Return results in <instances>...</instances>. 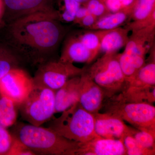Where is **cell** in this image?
<instances>
[{
	"label": "cell",
	"instance_id": "obj_1",
	"mask_svg": "<svg viewBox=\"0 0 155 155\" xmlns=\"http://www.w3.org/2000/svg\"><path fill=\"white\" fill-rule=\"evenodd\" d=\"M66 33L57 14L39 12L0 23V42L32 66L52 60Z\"/></svg>",
	"mask_w": 155,
	"mask_h": 155
},
{
	"label": "cell",
	"instance_id": "obj_2",
	"mask_svg": "<svg viewBox=\"0 0 155 155\" xmlns=\"http://www.w3.org/2000/svg\"><path fill=\"white\" fill-rule=\"evenodd\" d=\"M12 135L35 155H76L79 143L65 138L48 127L16 122Z\"/></svg>",
	"mask_w": 155,
	"mask_h": 155
},
{
	"label": "cell",
	"instance_id": "obj_3",
	"mask_svg": "<svg viewBox=\"0 0 155 155\" xmlns=\"http://www.w3.org/2000/svg\"><path fill=\"white\" fill-rule=\"evenodd\" d=\"M94 118L77 102L50 121L48 128L65 138L79 143L98 137L95 130Z\"/></svg>",
	"mask_w": 155,
	"mask_h": 155
},
{
	"label": "cell",
	"instance_id": "obj_4",
	"mask_svg": "<svg viewBox=\"0 0 155 155\" xmlns=\"http://www.w3.org/2000/svg\"><path fill=\"white\" fill-rule=\"evenodd\" d=\"M109 98L106 113L128 122L139 130L155 135V107L153 104L127 102L114 96Z\"/></svg>",
	"mask_w": 155,
	"mask_h": 155
},
{
	"label": "cell",
	"instance_id": "obj_5",
	"mask_svg": "<svg viewBox=\"0 0 155 155\" xmlns=\"http://www.w3.org/2000/svg\"><path fill=\"white\" fill-rule=\"evenodd\" d=\"M55 91L34 85L28 96L18 106L22 119L29 124L38 126L49 121L55 114Z\"/></svg>",
	"mask_w": 155,
	"mask_h": 155
},
{
	"label": "cell",
	"instance_id": "obj_6",
	"mask_svg": "<svg viewBox=\"0 0 155 155\" xmlns=\"http://www.w3.org/2000/svg\"><path fill=\"white\" fill-rule=\"evenodd\" d=\"M86 72L94 81L101 87L106 96L111 97L122 91L126 81L116 53L104 54L97 60Z\"/></svg>",
	"mask_w": 155,
	"mask_h": 155
},
{
	"label": "cell",
	"instance_id": "obj_7",
	"mask_svg": "<svg viewBox=\"0 0 155 155\" xmlns=\"http://www.w3.org/2000/svg\"><path fill=\"white\" fill-rule=\"evenodd\" d=\"M86 68H80L72 63L50 60L39 65L33 77L34 85L44 87L56 91L75 76L82 74Z\"/></svg>",
	"mask_w": 155,
	"mask_h": 155
},
{
	"label": "cell",
	"instance_id": "obj_8",
	"mask_svg": "<svg viewBox=\"0 0 155 155\" xmlns=\"http://www.w3.org/2000/svg\"><path fill=\"white\" fill-rule=\"evenodd\" d=\"M34 87L33 77L22 68L12 69L0 78V95L13 101L18 108Z\"/></svg>",
	"mask_w": 155,
	"mask_h": 155
},
{
	"label": "cell",
	"instance_id": "obj_9",
	"mask_svg": "<svg viewBox=\"0 0 155 155\" xmlns=\"http://www.w3.org/2000/svg\"><path fill=\"white\" fill-rule=\"evenodd\" d=\"M3 2L5 11L0 23L7 24L39 12L59 15L55 8L56 0H3Z\"/></svg>",
	"mask_w": 155,
	"mask_h": 155
},
{
	"label": "cell",
	"instance_id": "obj_10",
	"mask_svg": "<svg viewBox=\"0 0 155 155\" xmlns=\"http://www.w3.org/2000/svg\"><path fill=\"white\" fill-rule=\"evenodd\" d=\"M155 25L132 31L125 46L124 52L130 56L136 69L138 70L145 64L147 53L153 45Z\"/></svg>",
	"mask_w": 155,
	"mask_h": 155
},
{
	"label": "cell",
	"instance_id": "obj_11",
	"mask_svg": "<svg viewBox=\"0 0 155 155\" xmlns=\"http://www.w3.org/2000/svg\"><path fill=\"white\" fill-rule=\"evenodd\" d=\"M93 115L96 133L103 138L123 140L125 136L132 135L135 130L122 119L109 113L98 112Z\"/></svg>",
	"mask_w": 155,
	"mask_h": 155
},
{
	"label": "cell",
	"instance_id": "obj_12",
	"mask_svg": "<svg viewBox=\"0 0 155 155\" xmlns=\"http://www.w3.org/2000/svg\"><path fill=\"white\" fill-rule=\"evenodd\" d=\"M86 69L80 75L78 102L84 109L94 114L99 112L106 95L103 89L87 75Z\"/></svg>",
	"mask_w": 155,
	"mask_h": 155
},
{
	"label": "cell",
	"instance_id": "obj_13",
	"mask_svg": "<svg viewBox=\"0 0 155 155\" xmlns=\"http://www.w3.org/2000/svg\"><path fill=\"white\" fill-rule=\"evenodd\" d=\"M123 139L96 137L84 143H79L76 155H125Z\"/></svg>",
	"mask_w": 155,
	"mask_h": 155
},
{
	"label": "cell",
	"instance_id": "obj_14",
	"mask_svg": "<svg viewBox=\"0 0 155 155\" xmlns=\"http://www.w3.org/2000/svg\"><path fill=\"white\" fill-rule=\"evenodd\" d=\"M80 75L71 78L55 91V113H62L78 102Z\"/></svg>",
	"mask_w": 155,
	"mask_h": 155
},
{
	"label": "cell",
	"instance_id": "obj_15",
	"mask_svg": "<svg viewBox=\"0 0 155 155\" xmlns=\"http://www.w3.org/2000/svg\"><path fill=\"white\" fill-rule=\"evenodd\" d=\"M95 59L92 53L81 41L78 37L66 40L59 61L66 63H91Z\"/></svg>",
	"mask_w": 155,
	"mask_h": 155
},
{
	"label": "cell",
	"instance_id": "obj_16",
	"mask_svg": "<svg viewBox=\"0 0 155 155\" xmlns=\"http://www.w3.org/2000/svg\"><path fill=\"white\" fill-rule=\"evenodd\" d=\"M129 30L126 28H118L109 30H99L101 51L104 53H116L125 46L129 40Z\"/></svg>",
	"mask_w": 155,
	"mask_h": 155
},
{
	"label": "cell",
	"instance_id": "obj_17",
	"mask_svg": "<svg viewBox=\"0 0 155 155\" xmlns=\"http://www.w3.org/2000/svg\"><path fill=\"white\" fill-rule=\"evenodd\" d=\"M116 98L125 102L146 103L152 104L155 101V87L131 86L125 84Z\"/></svg>",
	"mask_w": 155,
	"mask_h": 155
},
{
	"label": "cell",
	"instance_id": "obj_18",
	"mask_svg": "<svg viewBox=\"0 0 155 155\" xmlns=\"http://www.w3.org/2000/svg\"><path fill=\"white\" fill-rule=\"evenodd\" d=\"M132 10H123L109 14L98 19L89 29L94 30H109L118 28L130 18Z\"/></svg>",
	"mask_w": 155,
	"mask_h": 155
},
{
	"label": "cell",
	"instance_id": "obj_19",
	"mask_svg": "<svg viewBox=\"0 0 155 155\" xmlns=\"http://www.w3.org/2000/svg\"><path fill=\"white\" fill-rule=\"evenodd\" d=\"M152 60L139 69L134 76L126 81V84L135 86H155V57Z\"/></svg>",
	"mask_w": 155,
	"mask_h": 155
},
{
	"label": "cell",
	"instance_id": "obj_20",
	"mask_svg": "<svg viewBox=\"0 0 155 155\" xmlns=\"http://www.w3.org/2000/svg\"><path fill=\"white\" fill-rule=\"evenodd\" d=\"M24 64L7 46L0 42V78L12 69L22 68Z\"/></svg>",
	"mask_w": 155,
	"mask_h": 155
},
{
	"label": "cell",
	"instance_id": "obj_21",
	"mask_svg": "<svg viewBox=\"0 0 155 155\" xmlns=\"http://www.w3.org/2000/svg\"><path fill=\"white\" fill-rule=\"evenodd\" d=\"M18 108L10 99L0 95V125L11 127L17 122Z\"/></svg>",
	"mask_w": 155,
	"mask_h": 155
},
{
	"label": "cell",
	"instance_id": "obj_22",
	"mask_svg": "<svg viewBox=\"0 0 155 155\" xmlns=\"http://www.w3.org/2000/svg\"><path fill=\"white\" fill-rule=\"evenodd\" d=\"M155 11V0H135L130 18L134 21L145 19Z\"/></svg>",
	"mask_w": 155,
	"mask_h": 155
},
{
	"label": "cell",
	"instance_id": "obj_23",
	"mask_svg": "<svg viewBox=\"0 0 155 155\" xmlns=\"http://www.w3.org/2000/svg\"><path fill=\"white\" fill-rule=\"evenodd\" d=\"M82 44L92 53L95 58L101 51L99 30L87 31L78 36Z\"/></svg>",
	"mask_w": 155,
	"mask_h": 155
},
{
	"label": "cell",
	"instance_id": "obj_24",
	"mask_svg": "<svg viewBox=\"0 0 155 155\" xmlns=\"http://www.w3.org/2000/svg\"><path fill=\"white\" fill-rule=\"evenodd\" d=\"M123 143L128 155H155V150L147 149L140 146L132 135L125 136L123 138Z\"/></svg>",
	"mask_w": 155,
	"mask_h": 155
},
{
	"label": "cell",
	"instance_id": "obj_25",
	"mask_svg": "<svg viewBox=\"0 0 155 155\" xmlns=\"http://www.w3.org/2000/svg\"><path fill=\"white\" fill-rule=\"evenodd\" d=\"M64 3L62 12L59 13L60 21L73 22L76 12L81 4L75 0H64Z\"/></svg>",
	"mask_w": 155,
	"mask_h": 155
},
{
	"label": "cell",
	"instance_id": "obj_26",
	"mask_svg": "<svg viewBox=\"0 0 155 155\" xmlns=\"http://www.w3.org/2000/svg\"><path fill=\"white\" fill-rule=\"evenodd\" d=\"M118 56L120 67L126 81L134 76L138 70L136 69L131 58L127 54L123 52L122 54H118Z\"/></svg>",
	"mask_w": 155,
	"mask_h": 155
},
{
	"label": "cell",
	"instance_id": "obj_27",
	"mask_svg": "<svg viewBox=\"0 0 155 155\" xmlns=\"http://www.w3.org/2000/svg\"><path fill=\"white\" fill-rule=\"evenodd\" d=\"M132 136L144 148L155 150V135L144 130H135Z\"/></svg>",
	"mask_w": 155,
	"mask_h": 155
},
{
	"label": "cell",
	"instance_id": "obj_28",
	"mask_svg": "<svg viewBox=\"0 0 155 155\" xmlns=\"http://www.w3.org/2000/svg\"><path fill=\"white\" fill-rule=\"evenodd\" d=\"M13 137L6 127L0 125V155H8L13 142Z\"/></svg>",
	"mask_w": 155,
	"mask_h": 155
},
{
	"label": "cell",
	"instance_id": "obj_29",
	"mask_svg": "<svg viewBox=\"0 0 155 155\" xmlns=\"http://www.w3.org/2000/svg\"><path fill=\"white\" fill-rule=\"evenodd\" d=\"M152 25H155V11L145 19L135 20L129 23L125 28L129 31H133L145 28Z\"/></svg>",
	"mask_w": 155,
	"mask_h": 155
},
{
	"label": "cell",
	"instance_id": "obj_30",
	"mask_svg": "<svg viewBox=\"0 0 155 155\" xmlns=\"http://www.w3.org/2000/svg\"><path fill=\"white\" fill-rule=\"evenodd\" d=\"M13 137V142L8 155H35L22 142Z\"/></svg>",
	"mask_w": 155,
	"mask_h": 155
},
{
	"label": "cell",
	"instance_id": "obj_31",
	"mask_svg": "<svg viewBox=\"0 0 155 155\" xmlns=\"http://www.w3.org/2000/svg\"><path fill=\"white\" fill-rule=\"evenodd\" d=\"M107 8L110 13L123 11V0H105L104 1Z\"/></svg>",
	"mask_w": 155,
	"mask_h": 155
},
{
	"label": "cell",
	"instance_id": "obj_32",
	"mask_svg": "<svg viewBox=\"0 0 155 155\" xmlns=\"http://www.w3.org/2000/svg\"><path fill=\"white\" fill-rule=\"evenodd\" d=\"M98 19L94 15L88 14L81 20L78 24L86 28H89L96 22Z\"/></svg>",
	"mask_w": 155,
	"mask_h": 155
},
{
	"label": "cell",
	"instance_id": "obj_33",
	"mask_svg": "<svg viewBox=\"0 0 155 155\" xmlns=\"http://www.w3.org/2000/svg\"><path fill=\"white\" fill-rule=\"evenodd\" d=\"M89 14H90V13L87 8L86 7L84 6L83 7H80L76 12L75 19L73 22L75 24H78L84 17Z\"/></svg>",
	"mask_w": 155,
	"mask_h": 155
},
{
	"label": "cell",
	"instance_id": "obj_34",
	"mask_svg": "<svg viewBox=\"0 0 155 155\" xmlns=\"http://www.w3.org/2000/svg\"><path fill=\"white\" fill-rule=\"evenodd\" d=\"M5 11V6H4L3 0H0V22L2 21Z\"/></svg>",
	"mask_w": 155,
	"mask_h": 155
},
{
	"label": "cell",
	"instance_id": "obj_35",
	"mask_svg": "<svg viewBox=\"0 0 155 155\" xmlns=\"http://www.w3.org/2000/svg\"><path fill=\"white\" fill-rule=\"evenodd\" d=\"M75 1H76L80 3V4H84L87 2H88L89 0H75Z\"/></svg>",
	"mask_w": 155,
	"mask_h": 155
},
{
	"label": "cell",
	"instance_id": "obj_36",
	"mask_svg": "<svg viewBox=\"0 0 155 155\" xmlns=\"http://www.w3.org/2000/svg\"></svg>",
	"mask_w": 155,
	"mask_h": 155
}]
</instances>
